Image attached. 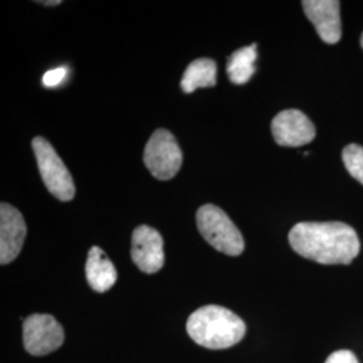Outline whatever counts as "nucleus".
Instances as JSON below:
<instances>
[{
	"instance_id": "obj_1",
	"label": "nucleus",
	"mask_w": 363,
	"mask_h": 363,
	"mask_svg": "<svg viewBox=\"0 0 363 363\" xmlns=\"http://www.w3.org/2000/svg\"><path fill=\"white\" fill-rule=\"evenodd\" d=\"M288 240L301 257L323 265H347L361 249L358 234L343 222H300Z\"/></svg>"
},
{
	"instance_id": "obj_2",
	"label": "nucleus",
	"mask_w": 363,
	"mask_h": 363,
	"mask_svg": "<svg viewBox=\"0 0 363 363\" xmlns=\"http://www.w3.org/2000/svg\"><path fill=\"white\" fill-rule=\"evenodd\" d=\"M187 333L202 347L210 350L229 349L242 340L247 333L244 320L220 306H205L187 319Z\"/></svg>"
},
{
	"instance_id": "obj_3",
	"label": "nucleus",
	"mask_w": 363,
	"mask_h": 363,
	"mask_svg": "<svg viewBox=\"0 0 363 363\" xmlns=\"http://www.w3.org/2000/svg\"><path fill=\"white\" fill-rule=\"evenodd\" d=\"M196 226L201 235L214 249L228 256H240L245 241L229 216L216 205H203L196 211Z\"/></svg>"
},
{
	"instance_id": "obj_4",
	"label": "nucleus",
	"mask_w": 363,
	"mask_h": 363,
	"mask_svg": "<svg viewBox=\"0 0 363 363\" xmlns=\"http://www.w3.org/2000/svg\"><path fill=\"white\" fill-rule=\"evenodd\" d=\"M42 181L50 194L62 202L74 198L76 186L62 159L46 139L37 136L31 142Z\"/></svg>"
},
{
	"instance_id": "obj_5",
	"label": "nucleus",
	"mask_w": 363,
	"mask_h": 363,
	"mask_svg": "<svg viewBox=\"0 0 363 363\" xmlns=\"http://www.w3.org/2000/svg\"><path fill=\"white\" fill-rule=\"evenodd\" d=\"M183 155L174 135L167 130H156L144 150V163L159 181L172 179L181 169Z\"/></svg>"
},
{
	"instance_id": "obj_6",
	"label": "nucleus",
	"mask_w": 363,
	"mask_h": 363,
	"mask_svg": "<svg viewBox=\"0 0 363 363\" xmlns=\"http://www.w3.org/2000/svg\"><path fill=\"white\" fill-rule=\"evenodd\" d=\"M65 334L55 318L46 313L30 315L23 322V343L31 355H48L60 349Z\"/></svg>"
},
{
	"instance_id": "obj_7",
	"label": "nucleus",
	"mask_w": 363,
	"mask_h": 363,
	"mask_svg": "<svg viewBox=\"0 0 363 363\" xmlns=\"http://www.w3.org/2000/svg\"><path fill=\"white\" fill-rule=\"evenodd\" d=\"M130 256L142 272H159L164 265L163 238L160 233L147 225L138 226L132 233Z\"/></svg>"
},
{
	"instance_id": "obj_8",
	"label": "nucleus",
	"mask_w": 363,
	"mask_h": 363,
	"mask_svg": "<svg viewBox=\"0 0 363 363\" xmlns=\"http://www.w3.org/2000/svg\"><path fill=\"white\" fill-rule=\"evenodd\" d=\"M274 142L281 147H300L311 143L316 130L311 120L298 109H286L272 120Z\"/></svg>"
},
{
	"instance_id": "obj_9",
	"label": "nucleus",
	"mask_w": 363,
	"mask_h": 363,
	"mask_svg": "<svg viewBox=\"0 0 363 363\" xmlns=\"http://www.w3.org/2000/svg\"><path fill=\"white\" fill-rule=\"evenodd\" d=\"M27 226L16 208L1 202L0 205V264L7 265L16 259L23 247Z\"/></svg>"
},
{
	"instance_id": "obj_10",
	"label": "nucleus",
	"mask_w": 363,
	"mask_h": 363,
	"mask_svg": "<svg viewBox=\"0 0 363 363\" xmlns=\"http://www.w3.org/2000/svg\"><path fill=\"white\" fill-rule=\"evenodd\" d=\"M304 13L325 43L334 45L342 37L340 3L337 0H304Z\"/></svg>"
},
{
	"instance_id": "obj_11",
	"label": "nucleus",
	"mask_w": 363,
	"mask_h": 363,
	"mask_svg": "<svg viewBox=\"0 0 363 363\" xmlns=\"http://www.w3.org/2000/svg\"><path fill=\"white\" fill-rule=\"evenodd\" d=\"M85 273L89 286L96 292H106L116 283V268L101 247H91L85 265Z\"/></svg>"
},
{
	"instance_id": "obj_12",
	"label": "nucleus",
	"mask_w": 363,
	"mask_h": 363,
	"mask_svg": "<svg viewBox=\"0 0 363 363\" xmlns=\"http://www.w3.org/2000/svg\"><path fill=\"white\" fill-rule=\"evenodd\" d=\"M217 84V64L210 58L194 60L182 77L181 88L184 93H193L198 88H211Z\"/></svg>"
},
{
	"instance_id": "obj_13",
	"label": "nucleus",
	"mask_w": 363,
	"mask_h": 363,
	"mask_svg": "<svg viewBox=\"0 0 363 363\" xmlns=\"http://www.w3.org/2000/svg\"><path fill=\"white\" fill-rule=\"evenodd\" d=\"M257 60V46L256 43L241 48L234 52L226 65V72L230 81L235 85H244L250 78L253 77L256 67L255 62Z\"/></svg>"
},
{
	"instance_id": "obj_14",
	"label": "nucleus",
	"mask_w": 363,
	"mask_h": 363,
	"mask_svg": "<svg viewBox=\"0 0 363 363\" xmlns=\"http://www.w3.org/2000/svg\"><path fill=\"white\" fill-rule=\"evenodd\" d=\"M345 167L354 179L363 184V147L358 144H349L342 154Z\"/></svg>"
},
{
	"instance_id": "obj_15",
	"label": "nucleus",
	"mask_w": 363,
	"mask_h": 363,
	"mask_svg": "<svg viewBox=\"0 0 363 363\" xmlns=\"http://www.w3.org/2000/svg\"><path fill=\"white\" fill-rule=\"evenodd\" d=\"M66 74H67V72H66L65 67H57V69L49 70L43 74V78H42L43 85L48 88H55L65 79Z\"/></svg>"
},
{
	"instance_id": "obj_16",
	"label": "nucleus",
	"mask_w": 363,
	"mask_h": 363,
	"mask_svg": "<svg viewBox=\"0 0 363 363\" xmlns=\"http://www.w3.org/2000/svg\"><path fill=\"white\" fill-rule=\"evenodd\" d=\"M325 363H359L354 352L349 350H337L333 352Z\"/></svg>"
},
{
	"instance_id": "obj_17",
	"label": "nucleus",
	"mask_w": 363,
	"mask_h": 363,
	"mask_svg": "<svg viewBox=\"0 0 363 363\" xmlns=\"http://www.w3.org/2000/svg\"><path fill=\"white\" fill-rule=\"evenodd\" d=\"M40 4H46V6H58L61 4V0H54V1H39Z\"/></svg>"
},
{
	"instance_id": "obj_18",
	"label": "nucleus",
	"mask_w": 363,
	"mask_h": 363,
	"mask_svg": "<svg viewBox=\"0 0 363 363\" xmlns=\"http://www.w3.org/2000/svg\"><path fill=\"white\" fill-rule=\"evenodd\" d=\"M361 45H362V49H363V34H362V37H361Z\"/></svg>"
}]
</instances>
